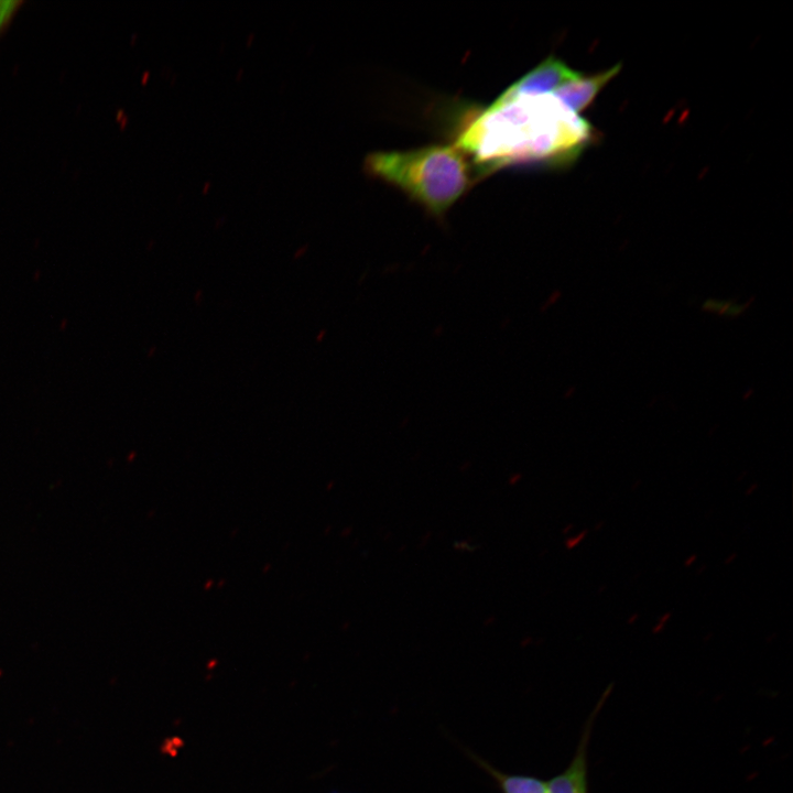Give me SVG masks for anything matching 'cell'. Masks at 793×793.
<instances>
[{
	"label": "cell",
	"mask_w": 793,
	"mask_h": 793,
	"mask_svg": "<svg viewBox=\"0 0 793 793\" xmlns=\"http://www.w3.org/2000/svg\"><path fill=\"white\" fill-rule=\"evenodd\" d=\"M593 126L553 93L495 100L461 127L455 141L485 176L504 167H564L595 140Z\"/></svg>",
	"instance_id": "cell-1"
},
{
	"label": "cell",
	"mask_w": 793,
	"mask_h": 793,
	"mask_svg": "<svg viewBox=\"0 0 793 793\" xmlns=\"http://www.w3.org/2000/svg\"><path fill=\"white\" fill-rule=\"evenodd\" d=\"M365 171L401 189L427 213L442 217L471 186L476 174L455 144L369 153Z\"/></svg>",
	"instance_id": "cell-2"
},
{
	"label": "cell",
	"mask_w": 793,
	"mask_h": 793,
	"mask_svg": "<svg viewBox=\"0 0 793 793\" xmlns=\"http://www.w3.org/2000/svg\"><path fill=\"white\" fill-rule=\"evenodd\" d=\"M584 74L571 68L564 61L550 55L510 85L496 100H509L519 96L552 94L565 83Z\"/></svg>",
	"instance_id": "cell-3"
},
{
	"label": "cell",
	"mask_w": 793,
	"mask_h": 793,
	"mask_svg": "<svg viewBox=\"0 0 793 793\" xmlns=\"http://www.w3.org/2000/svg\"><path fill=\"white\" fill-rule=\"evenodd\" d=\"M621 68L617 64L604 72L565 83L553 94L573 112L579 113L586 109L597 97L599 91L610 82Z\"/></svg>",
	"instance_id": "cell-4"
},
{
	"label": "cell",
	"mask_w": 793,
	"mask_h": 793,
	"mask_svg": "<svg viewBox=\"0 0 793 793\" xmlns=\"http://www.w3.org/2000/svg\"><path fill=\"white\" fill-rule=\"evenodd\" d=\"M468 756L496 781L502 793H548L547 782L532 775L508 774L489 764L480 757Z\"/></svg>",
	"instance_id": "cell-5"
},
{
	"label": "cell",
	"mask_w": 793,
	"mask_h": 793,
	"mask_svg": "<svg viewBox=\"0 0 793 793\" xmlns=\"http://www.w3.org/2000/svg\"><path fill=\"white\" fill-rule=\"evenodd\" d=\"M748 303L741 304L731 300L708 298L702 304V309L715 315L734 318L742 315Z\"/></svg>",
	"instance_id": "cell-6"
},
{
	"label": "cell",
	"mask_w": 793,
	"mask_h": 793,
	"mask_svg": "<svg viewBox=\"0 0 793 793\" xmlns=\"http://www.w3.org/2000/svg\"><path fill=\"white\" fill-rule=\"evenodd\" d=\"M22 4V0H0V34L6 32Z\"/></svg>",
	"instance_id": "cell-7"
}]
</instances>
